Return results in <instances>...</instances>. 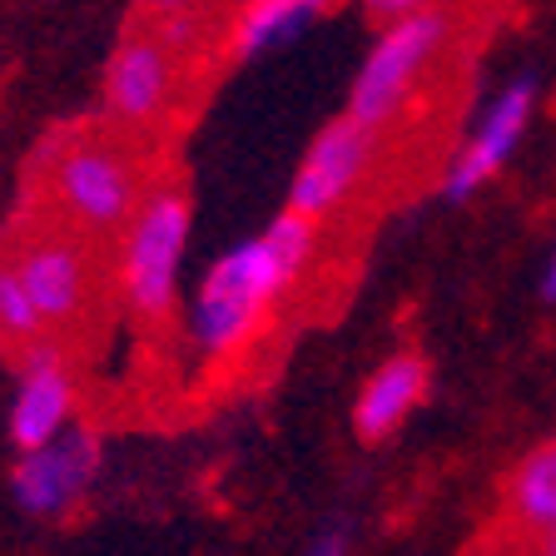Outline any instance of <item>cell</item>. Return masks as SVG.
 <instances>
[{"label": "cell", "mask_w": 556, "mask_h": 556, "mask_svg": "<svg viewBox=\"0 0 556 556\" xmlns=\"http://www.w3.org/2000/svg\"><path fill=\"white\" fill-rule=\"evenodd\" d=\"M432 393V368L422 353H393L353 403V432L363 442H388Z\"/></svg>", "instance_id": "obj_11"}, {"label": "cell", "mask_w": 556, "mask_h": 556, "mask_svg": "<svg viewBox=\"0 0 556 556\" xmlns=\"http://www.w3.org/2000/svg\"><path fill=\"white\" fill-rule=\"evenodd\" d=\"M542 299L556 303V254H552V268H546V278H542Z\"/></svg>", "instance_id": "obj_19"}, {"label": "cell", "mask_w": 556, "mask_h": 556, "mask_svg": "<svg viewBox=\"0 0 556 556\" xmlns=\"http://www.w3.org/2000/svg\"><path fill=\"white\" fill-rule=\"evenodd\" d=\"M372 154H378V135L363 129L358 119L338 115L333 125H324L289 185V214H299V219H308V224L328 219V214L343 208L348 199H353V189L363 185Z\"/></svg>", "instance_id": "obj_5"}, {"label": "cell", "mask_w": 556, "mask_h": 556, "mask_svg": "<svg viewBox=\"0 0 556 556\" xmlns=\"http://www.w3.org/2000/svg\"><path fill=\"white\" fill-rule=\"evenodd\" d=\"M333 5L338 0H243V11L233 15V30H229V50L239 60H258L268 50L299 40Z\"/></svg>", "instance_id": "obj_12"}, {"label": "cell", "mask_w": 556, "mask_h": 556, "mask_svg": "<svg viewBox=\"0 0 556 556\" xmlns=\"http://www.w3.org/2000/svg\"><path fill=\"white\" fill-rule=\"evenodd\" d=\"M313 243H318V224L283 208L264 233H254L249 243H233L229 254L214 258L208 274L199 278L194 303H189V343H194V353H204V358L239 353L264 328L268 308L308 268Z\"/></svg>", "instance_id": "obj_1"}, {"label": "cell", "mask_w": 556, "mask_h": 556, "mask_svg": "<svg viewBox=\"0 0 556 556\" xmlns=\"http://www.w3.org/2000/svg\"><path fill=\"white\" fill-rule=\"evenodd\" d=\"M208 0H144V11L154 15V21H174V15H199Z\"/></svg>", "instance_id": "obj_17"}, {"label": "cell", "mask_w": 556, "mask_h": 556, "mask_svg": "<svg viewBox=\"0 0 556 556\" xmlns=\"http://www.w3.org/2000/svg\"><path fill=\"white\" fill-rule=\"evenodd\" d=\"M189 214L185 189L160 185L139 199L135 219L125 224V243H119V293L139 318H164L179 299V274H185L189 254Z\"/></svg>", "instance_id": "obj_2"}, {"label": "cell", "mask_w": 556, "mask_h": 556, "mask_svg": "<svg viewBox=\"0 0 556 556\" xmlns=\"http://www.w3.org/2000/svg\"><path fill=\"white\" fill-rule=\"evenodd\" d=\"M442 40H447V15L442 11L382 25L368 60L358 65V80L348 90V119H358L363 129L382 135V129L413 104V94L422 90Z\"/></svg>", "instance_id": "obj_3"}, {"label": "cell", "mask_w": 556, "mask_h": 556, "mask_svg": "<svg viewBox=\"0 0 556 556\" xmlns=\"http://www.w3.org/2000/svg\"><path fill=\"white\" fill-rule=\"evenodd\" d=\"M154 35H160L174 55H185V50H194L199 40H204V21H199V15H174V21H160Z\"/></svg>", "instance_id": "obj_16"}, {"label": "cell", "mask_w": 556, "mask_h": 556, "mask_svg": "<svg viewBox=\"0 0 556 556\" xmlns=\"http://www.w3.org/2000/svg\"><path fill=\"white\" fill-rule=\"evenodd\" d=\"M40 333H46V324H40V313H35L11 254H0V338H5V343H21V348H35Z\"/></svg>", "instance_id": "obj_14"}, {"label": "cell", "mask_w": 556, "mask_h": 556, "mask_svg": "<svg viewBox=\"0 0 556 556\" xmlns=\"http://www.w3.org/2000/svg\"><path fill=\"white\" fill-rule=\"evenodd\" d=\"M308 556H353V546H348V532L343 527H328V532L313 536Z\"/></svg>", "instance_id": "obj_18"}, {"label": "cell", "mask_w": 556, "mask_h": 556, "mask_svg": "<svg viewBox=\"0 0 556 556\" xmlns=\"http://www.w3.org/2000/svg\"><path fill=\"white\" fill-rule=\"evenodd\" d=\"M50 194L75 229L115 233L135 219L139 199L150 189L125 150L104 144V139H70L50 160Z\"/></svg>", "instance_id": "obj_4"}, {"label": "cell", "mask_w": 556, "mask_h": 556, "mask_svg": "<svg viewBox=\"0 0 556 556\" xmlns=\"http://www.w3.org/2000/svg\"><path fill=\"white\" fill-rule=\"evenodd\" d=\"M507 517L536 536L556 527V442H542L527 457H517L507 477Z\"/></svg>", "instance_id": "obj_13"}, {"label": "cell", "mask_w": 556, "mask_h": 556, "mask_svg": "<svg viewBox=\"0 0 556 556\" xmlns=\"http://www.w3.org/2000/svg\"><path fill=\"white\" fill-rule=\"evenodd\" d=\"M542 556H556V527H552V532L542 536Z\"/></svg>", "instance_id": "obj_20"}, {"label": "cell", "mask_w": 556, "mask_h": 556, "mask_svg": "<svg viewBox=\"0 0 556 556\" xmlns=\"http://www.w3.org/2000/svg\"><path fill=\"white\" fill-rule=\"evenodd\" d=\"M75 417V378H70L65 358L55 343H35L25 353L21 382H15L11 403V438L21 452H35L55 442Z\"/></svg>", "instance_id": "obj_10"}, {"label": "cell", "mask_w": 556, "mask_h": 556, "mask_svg": "<svg viewBox=\"0 0 556 556\" xmlns=\"http://www.w3.org/2000/svg\"><path fill=\"white\" fill-rule=\"evenodd\" d=\"M11 264L46 328H65L85 313V303H90V254L80 249V239L55 229L30 233L25 243H15Z\"/></svg>", "instance_id": "obj_8"}, {"label": "cell", "mask_w": 556, "mask_h": 556, "mask_svg": "<svg viewBox=\"0 0 556 556\" xmlns=\"http://www.w3.org/2000/svg\"><path fill=\"white\" fill-rule=\"evenodd\" d=\"M532 110H536V80H511L497 100L486 104V115H482V125L472 129V139L452 154L447 179H442V194L447 199H472L486 179H497L502 164L517 154L527 125H532Z\"/></svg>", "instance_id": "obj_9"}, {"label": "cell", "mask_w": 556, "mask_h": 556, "mask_svg": "<svg viewBox=\"0 0 556 556\" xmlns=\"http://www.w3.org/2000/svg\"><path fill=\"white\" fill-rule=\"evenodd\" d=\"M358 5L378 25H397V21H413V15L438 11V0H358Z\"/></svg>", "instance_id": "obj_15"}, {"label": "cell", "mask_w": 556, "mask_h": 556, "mask_svg": "<svg viewBox=\"0 0 556 556\" xmlns=\"http://www.w3.org/2000/svg\"><path fill=\"white\" fill-rule=\"evenodd\" d=\"M94 477H100V438L85 422L80 428L70 422L55 442L21 452V463L11 472V492L30 517H65L75 502H85Z\"/></svg>", "instance_id": "obj_6"}, {"label": "cell", "mask_w": 556, "mask_h": 556, "mask_svg": "<svg viewBox=\"0 0 556 556\" xmlns=\"http://www.w3.org/2000/svg\"><path fill=\"white\" fill-rule=\"evenodd\" d=\"M179 55L160 35H129L104 70V115L115 125H160L179 100Z\"/></svg>", "instance_id": "obj_7"}]
</instances>
